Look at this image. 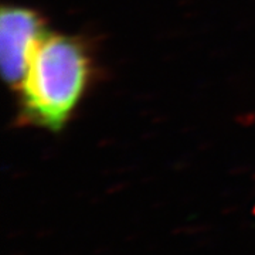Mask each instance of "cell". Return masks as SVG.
I'll list each match as a JSON object with an SVG mask.
<instances>
[{
	"label": "cell",
	"instance_id": "2",
	"mask_svg": "<svg viewBox=\"0 0 255 255\" xmlns=\"http://www.w3.org/2000/svg\"><path fill=\"white\" fill-rule=\"evenodd\" d=\"M46 23L36 10L3 6L0 14V61L4 81L18 90L37 48L47 36Z\"/></svg>",
	"mask_w": 255,
	"mask_h": 255
},
{
	"label": "cell",
	"instance_id": "1",
	"mask_svg": "<svg viewBox=\"0 0 255 255\" xmlns=\"http://www.w3.org/2000/svg\"><path fill=\"white\" fill-rule=\"evenodd\" d=\"M91 51L80 37L47 34L20 84L18 121L60 132L88 91Z\"/></svg>",
	"mask_w": 255,
	"mask_h": 255
}]
</instances>
